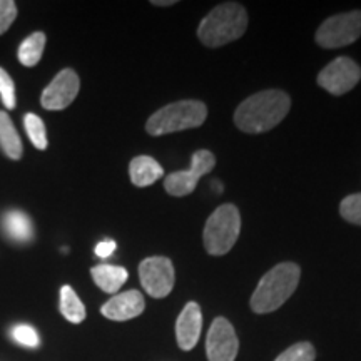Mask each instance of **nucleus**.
Wrapping results in <instances>:
<instances>
[{"label":"nucleus","mask_w":361,"mask_h":361,"mask_svg":"<svg viewBox=\"0 0 361 361\" xmlns=\"http://www.w3.org/2000/svg\"><path fill=\"white\" fill-rule=\"evenodd\" d=\"M45 47V34L34 32L27 37L19 47V61L22 66L32 67L37 64L44 54Z\"/></svg>","instance_id":"19"},{"label":"nucleus","mask_w":361,"mask_h":361,"mask_svg":"<svg viewBox=\"0 0 361 361\" xmlns=\"http://www.w3.org/2000/svg\"><path fill=\"white\" fill-rule=\"evenodd\" d=\"M290 107L291 99L286 92L278 89L263 90L239 104L234 112V123L243 133H266L281 123L290 112Z\"/></svg>","instance_id":"1"},{"label":"nucleus","mask_w":361,"mask_h":361,"mask_svg":"<svg viewBox=\"0 0 361 361\" xmlns=\"http://www.w3.org/2000/svg\"><path fill=\"white\" fill-rule=\"evenodd\" d=\"M129 174L134 186L146 188L154 184L157 179H161L162 174H164V169L161 168V164L154 157L137 156L130 161Z\"/></svg>","instance_id":"14"},{"label":"nucleus","mask_w":361,"mask_h":361,"mask_svg":"<svg viewBox=\"0 0 361 361\" xmlns=\"http://www.w3.org/2000/svg\"><path fill=\"white\" fill-rule=\"evenodd\" d=\"M0 147L11 159H20L22 157V142L19 134L13 128L11 117L2 111H0Z\"/></svg>","instance_id":"17"},{"label":"nucleus","mask_w":361,"mask_h":361,"mask_svg":"<svg viewBox=\"0 0 361 361\" xmlns=\"http://www.w3.org/2000/svg\"><path fill=\"white\" fill-rule=\"evenodd\" d=\"M24 128L27 135H29L30 142H32L37 149H40V151H44V149L47 147V133H45L44 121L40 119L37 114L29 112V114H25L24 117Z\"/></svg>","instance_id":"20"},{"label":"nucleus","mask_w":361,"mask_h":361,"mask_svg":"<svg viewBox=\"0 0 361 361\" xmlns=\"http://www.w3.org/2000/svg\"><path fill=\"white\" fill-rule=\"evenodd\" d=\"M241 231V214L234 204H223L206 221L202 243L213 256H223L236 245Z\"/></svg>","instance_id":"5"},{"label":"nucleus","mask_w":361,"mask_h":361,"mask_svg":"<svg viewBox=\"0 0 361 361\" xmlns=\"http://www.w3.org/2000/svg\"><path fill=\"white\" fill-rule=\"evenodd\" d=\"M176 4V0H154V2H152V6H161V7H168V6H174Z\"/></svg>","instance_id":"27"},{"label":"nucleus","mask_w":361,"mask_h":361,"mask_svg":"<svg viewBox=\"0 0 361 361\" xmlns=\"http://www.w3.org/2000/svg\"><path fill=\"white\" fill-rule=\"evenodd\" d=\"M0 97H2L4 106L7 109H16V85H13V80L7 74V71L2 67H0Z\"/></svg>","instance_id":"24"},{"label":"nucleus","mask_w":361,"mask_h":361,"mask_svg":"<svg viewBox=\"0 0 361 361\" xmlns=\"http://www.w3.org/2000/svg\"><path fill=\"white\" fill-rule=\"evenodd\" d=\"M94 283L106 293H116L128 281V271L123 266L114 264H97L90 269Z\"/></svg>","instance_id":"15"},{"label":"nucleus","mask_w":361,"mask_h":361,"mask_svg":"<svg viewBox=\"0 0 361 361\" xmlns=\"http://www.w3.org/2000/svg\"><path fill=\"white\" fill-rule=\"evenodd\" d=\"M300 266L295 263H281L269 269L252 293V311L258 314L276 311L295 293L300 283Z\"/></svg>","instance_id":"3"},{"label":"nucleus","mask_w":361,"mask_h":361,"mask_svg":"<svg viewBox=\"0 0 361 361\" xmlns=\"http://www.w3.org/2000/svg\"><path fill=\"white\" fill-rule=\"evenodd\" d=\"M144 308V296L137 290H130L111 298L101 308V313L112 322H128L141 314Z\"/></svg>","instance_id":"13"},{"label":"nucleus","mask_w":361,"mask_h":361,"mask_svg":"<svg viewBox=\"0 0 361 361\" xmlns=\"http://www.w3.org/2000/svg\"><path fill=\"white\" fill-rule=\"evenodd\" d=\"M12 338L19 343V345L27 346V348H37L40 343L37 331H35L32 326H29V324H17V326L12 329Z\"/></svg>","instance_id":"23"},{"label":"nucleus","mask_w":361,"mask_h":361,"mask_svg":"<svg viewBox=\"0 0 361 361\" xmlns=\"http://www.w3.org/2000/svg\"><path fill=\"white\" fill-rule=\"evenodd\" d=\"M61 313L67 322L75 324L85 319V306L71 286H62L61 290Z\"/></svg>","instance_id":"18"},{"label":"nucleus","mask_w":361,"mask_h":361,"mask_svg":"<svg viewBox=\"0 0 361 361\" xmlns=\"http://www.w3.org/2000/svg\"><path fill=\"white\" fill-rule=\"evenodd\" d=\"M216 166V157L211 151L207 149H200L192 154L191 168L188 171H176L166 176L164 179V189L171 196L183 197L191 194L196 189L200 178L211 173Z\"/></svg>","instance_id":"7"},{"label":"nucleus","mask_w":361,"mask_h":361,"mask_svg":"<svg viewBox=\"0 0 361 361\" xmlns=\"http://www.w3.org/2000/svg\"><path fill=\"white\" fill-rule=\"evenodd\" d=\"M4 229L17 243H27L32 238V223H30L29 216L22 211H8L4 214L2 219Z\"/></svg>","instance_id":"16"},{"label":"nucleus","mask_w":361,"mask_h":361,"mask_svg":"<svg viewBox=\"0 0 361 361\" xmlns=\"http://www.w3.org/2000/svg\"><path fill=\"white\" fill-rule=\"evenodd\" d=\"M340 214L348 223L361 226V192L350 194L341 201Z\"/></svg>","instance_id":"22"},{"label":"nucleus","mask_w":361,"mask_h":361,"mask_svg":"<svg viewBox=\"0 0 361 361\" xmlns=\"http://www.w3.org/2000/svg\"><path fill=\"white\" fill-rule=\"evenodd\" d=\"M80 89L79 75L75 71L64 69L54 78V80L44 89L40 104L47 111H62L69 107L78 97Z\"/></svg>","instance_id":"11"},{"label":"nucleus","mask_w":361,"mask_h":361,"mask_svg":"<svg viewBox=\"0 0 361 361\" xmlns=\"http://www.w3.org/2000/svg\"><path fill=\"white\" fill-rule=\"evenodd\" d=\"M17 17V6L12 0H0V35L7 32Z\"/></svg>","instance_id":"25"},{"label":"nucleus","mask_w":361,"mask_h":361,"mask_svg":"<svg viewBox=\"0 0 361 361\" xmlns=\"http://www.w3.org/2000/svg\"><path fill=\"white\" fill-rule=\"evenodd\" d=\"M139 279L144 290L152 298H166L174 288V266L169 258L152 256L139 264Z\"/></svg>","instance_id":"8"},{"label":"nucleus","mask_w":361,"mask_h":361,"mask_svg":"<svg viewBox=\"0 0 361 361\" xmlns=\"http://www.w3.org/2000/svg\"><path fill=\"white\" fill-rule=\"evenodd\" d=\"M239 341L233 324L226 318H216L206 338V353L209 361H234Z\"/></svg>","instance_id":"10"},{"label":"nucleus","mask_w":361,"mask_h":361,"mask_svg":"<svg viewBox=\"0 0 361 361\" xmlns=\"http://www.w3.org/2000/svg\"><path fill=\"white\" fill-rule=\"evenodd\" d=\"M207 117V107L201 101H179L164 106L147 119L146 130L151 135H164L200 128Z\"/></svg>","instance_id":"4"},{"label":"nucleus","mask_w":361,"mask_h":361,"mask_svg":"<svg viewBox=\"0 0 361 361\" xmlns=\"http://www.w3.org/2000/svg\"><path fill=\"white\" fill-rule=\"evenodd\" d=\"M247 29V12L241 4L226 2L214 7L197 29V37L207 47H223L234 42Z\"/></svg>","instance_id":"2"},{"label":"nucleus","mask_w":361,"mask_h":361,"mask_svg":"<svg viewBox=\"0 0 361 361\" xmlns=\"http://www.w3.org/2000/svg\"><path fill=\"white\" fill-rule=\"evenodd\" d=\"M361 35V11L329 17L319 25L316 42L324 49H340L353 44Z\"/></svg>","instance_id":"6"},{"label":"nucleus","mask_w":361,"mask_h":361,"mask_svg":"<svg viewBox=\"0 0 361 361\" xmlns=\"http://www.w3.org/2000/svg\"><path fill=\"white\" fill-rule=\"evenodd\" d=\"M202 328V314L200 305L188 303L180 311L178 322H176V340L180 350L189 351L197 345Z\"/></svg>","instance_id":"12"},{"label":"nucleus","mask_w":361,"mask_h":361,"mask_svg":"<svg viewBox=\"0 0 361 361\" xmlns=\"http://www.w3.org/2000/svg\"><path fill=\"white\" fill-rule=\"evenodd\" d=\"M314 358L316 351L313 345L308 341H301L290 346L286 351H283L274 361H314Z\"/></svg>","instance_id":"21"},{"label":"nucleus","mask_w":361,"mask_h":361,"mask_svg":"<svg viewBox=\"0 0 361 361\" xmlns=\"http://www.w3.org/2000/svg\"><path fill=\"white\" fill-rule=\"evenodd\" d=\"M116 251V243L112 239H106V241H101L96 246V255L99 258H109L112 252Z\"/></svg>","instance_id":"26"},{"label":"nucleus","mask_w":361,"mask_h":361,"mask_svg":"<svg viewBox=\"0 0 361 361\" xmlns=\"http://www.w3.org/2000/svg\"><path fill=\"white\" fill-rule=\"evenodd\" d=\"M361 79V69L353 59L338 57L318 74V84L333 96L350 92Z\"/></svg>","instance_id":"9"}]
</instances>
